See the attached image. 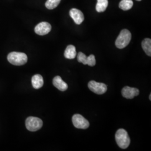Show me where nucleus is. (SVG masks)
<instances>
[{"instance_id":"1","label":"nucleus","mask_w":151,"mask_h":151,"mask_svg":"<svg viewBox=\"0 0 151 151\" xmlns=\"http://www.w3.org/2000/svg\"><path fill=\"white\" fill-rule=\"evenodd\" d=\"M115 140L117 145L122 149H126L129 146L130 139L127 132L124 129H119L115 134Z\"/></svg>"},{"instance_id":"2","label":"nucleus","mask_w":151,"mask_h":151,"mask_svg":"<svg viewBox=\"0 0 151 151\" xmlns=\"http://www.w3.org/2000/svg\"><path fill=\"white\" fill-rule=\"evenodd\" d=\"M7 60L12 65H22L27 62V57L24 53L13 52L8 54Z\"/></svg>"},{"instance_id":"3","label":"nucleus","mask_w":151,"mask_h":151,"mask_svg":"<svg viewBox=\"0 0 151 151\" xmlns=\"http://www.w3.org/2000/svg\"><path fill=\"white\" fill-rule=\"evenodd\" d=\"M131 39V32L127 29H123L120 32L115 41V45L118 48H124L129 44Z\"/></svg>"},{"instance_id":"4","label":"nucleus","mask_w":151,"mask_h":151,"mask_svg":"<svg viewBox=\"0 0 151 151\" xmlns=\"http://www.w3.org/2000/svg\"><path fill=\"white\" fill-rule=\"evenodd\" d=\"M25 125L29 131L36 132L42 127L43 121L37 117L30 116L26 119Z\"/></svg>"},{"instance_id":"5","label":"nucleus","mask_w":151,"mask_h":151,"mask_svg":"<svg viewBox=\"0 0 151 151\" xmlns=\"http://www.w3.org/2000/svg\"><path fill=\"white\" fill-rule=\"evenodd\" d=\"M72 123L76 128L78 129H86L90 126L88 121L80 114H75L72 116Z\"/></svg>"},{"instance_id":"6","label":"nucleus","mask_w":151,"mask_h":151,"mask_svg":"<svg viewBox=\"0 0 151 151\" xmlns=\"http://www.w3.org/2000/svg\"><path fill=\"white\" fill-rule=\"evenodd\" d=\"M88 87L91 91L97 95L104 94L108 89L107 86L105 83H99L95 81H90L88 83Z\"/></svg>"},{"instance_id":"7","label":"nucleus","mask_w":151,"mask_h":151,"mask_svg":"<svg viewBox=\"0 0 151 151\" xmlns=\"http://www.w3.org/2000/svg\"><path fill=\"white\" fill-rule=\"evenodd\" d=\"M77 60L78 62L83 65H88L90 66H94L96 65V60L94 55L91 54L88 57L82 52H79L77 54Z\"/></svg>"},{"instance_id":"8","label":"nucleus","mask_w":151,"mask_h":151,"mask_svg":"<svg viewBox=\"0 0 151 151\" xmlns=\"http://www.w3.org/2000/svg\"><path fill=\"white\" fill-rule=\"evenodd\" d=\"M51 25L47 22H42L35 27V32L39 35H45L50 32Z\"/></svg>"},{"instance_id":"9","label":"nucleus","mask_w":151,"mask_h":151,"mask_svg":"<svg viewBox=\"0 0 151 151\" xmlns=\"http://www.w3.org/2000/svg\"><path fill=\"white\" fill-rule=\"evenodd\" d=\"M139 93V90L137 88H134V87L125 86L122 90V96L128 99H133L134 97L138 96Z\"/></svg>"},{"instance_id":"10","label":"nucleus","mask_w":151,"mask_h":151,"mask_svg":"<svg viewBox=\"0 0 151 151\" xmlns=\"http://www.w3.org/2000/svg\"><path fill=\"white\" fill-rule=\"evenodd\" d=\"M70 15L77 25L81 24L85 19L82 11L77 9H72L70 11Z\"/></svg>"},{"instance_id":"11","label":"nucleus","mask_w":151,"mask_h":151,"mask_svg":"<svg viewBox=\"0 0 151 151\" xmlns=\"http://www.w3.org/2000/svg\"><path fill=\"white\" fill-rule=\"evenodd\" d=\"M53 84L61 91H65L68 88V85L63 81L60 76H55L53 80Z\"/></svg>"},{"instance_id":"12","label":"nucleus","mask_w":151,"mask_h":151,"mask_svg":"<svg viewBox=\"0 0 151 151\" xmlns=\"http://www.w3.org/2000/svg\"><path fill=\"white\" fill-rule=\"evenodd\" d=\"M76 55L77 53L75 47L73 45H68L65 50L64 53L65 58L69 60H72L75 58Z\"/></svg>"},{"instance_id":"13","label":"nucleus","mask_w":151,"mask_h":151,"mask_svg":"<svg viewBox=\"0 0 151 151\" xmlns=\"http://www.w3.org/2000/svg\"><path fill=\"white\" fill-rule=\"evenodd\" d=\"M32 83L33 87L35 89H39L43 86L44 81L43 77L40 75H35L32 76Z\"/></svg>"},{"instance_id":"14","label":"nucleus","mask_w":151,"mask_h":151,"mask_svg":"<svg viewBox=\"0 0 151 151\" xmlns=\"http://www.w3.org/2000/svg\"><path fill=\"white\" fill-rule=\"evenodd\" d=\"M142 47L143 50L148 56H151V40L149 38L145 39L142 43Z\"/></svg>"},{"instance_id":"15","label":"nucleus","mask_w":151,"mask_h":151,"mask_svg":"<svg viewBox=\"0 0 151 151\" xmlns=\"http://www.w3.org/2000/svg\"><path fill=\"white\" fill-rule=\"evenodd\" d=\"M108 6V0H97L96 10L98 12H103L106 10Z\"/></svg>"},{"instance_id":"16","label":"nucleus","mask_w":151,"mask_h":151,"mask_svg":"<svg viewBox=\"0 0 151 151\" xmlns=\"http://www.w3.org/2000/svg\"><path fill=\"white\" fill-rule=\"evenodd\" d=\"M133 5V2L132 0H122L119 3L120 9L124 11L129 10Z\"/></svg>"},{"instance_id":"17","label":"nucleus","mask_w":151,"mask_h":151,"mask_svg":"<svg viewBox=\"0 0 151 151\" xmlns=\"http://www.w3.org/2000/svg\"><path fill=\"white\" fill-rule=\"evenodd\" d=\"M61 0H47L45 2V7L49 10H53L60 4Z\"/></svg>"},{"instance_id":"18","label":"nucleus","mask_w":151,"mask_h":151,"mask_svg":"<svg viewBox=\"0 0 151 151\" xmlns=\"http://www.w3.org/2000/svg\"><path fill=\"white\" fill-rule=\"evenodd\" d=\"M150 100H151V94H150Z\"/></svg>"},{"instance_id":"19","label":"nucleus","mask_w":151,"mask_h":151,"mask_svg":"<svg viewBox=\"0 0 151 151\" xmlns=\"http://www.w3.org/2000/svg\"><path fill=\"white\" fill-rule=\"evenodd\" d=\"M137 1H142V0H137Z\"/></svg>"}]
</instances>
